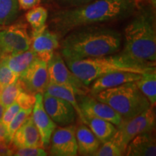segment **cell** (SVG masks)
<instances>
[{"instance_id": "1", "label": "cell", "mask_w": 156, "mask_h": 156, "mask_svg": "<svg viewBox=\"0 0 156 156\" xmlns=\"http://www.w3.org/2000/svg\"><path fill=\"white\" fill-rule=\"evenodd\" d=\"M140 0H93L56 12L51 17L54 32L64 36L74 29L126 18L135 12Z\"/></svg>"}, {"instance_id": "2", "label": "cell", "mask_w": 156, "mask_h": 156, "mask_svg": "<svg viewBox=\"0 0 156 156\" xmlns=\"http://www.w3.org/2000/svg\"><path fill=\"white\" fill-rule=\"evenodd\" d=\"M122 35L114 29L84 26L71 30L59 44V53L65 62L98 57L119 52Z\"/></svg>"}, {"instance_id": "3", "label": "cell", "mask_w": 156, "mask_h": 156, "mask_svg": "<svg viewBox=\"0 0 156 156\" xmlns=\"http://www.w3.org/2000/svg\"><path fill=\"white\" fill-rule=\"evenodd\" d=\"M124 38L123 54L141 63L155 66L156 27L153 9H140L126 25Z\"/></svg>"}, {"instance_id": "4", "label": "cell", "mask_w": 156, "mask_h": 156, "mask_svg": "<svg viewBox=\"0 0 156 156\" xmlns=\"http://www.w3.org/2000/svg\"><path fill=\"white\" fill-rule=\"evenodd\" d=\"M65 62L68 68L86 86H90L97 78L108 73L130 72L142 75L156 69L155 66L136 61L122 51L98 57Z\"/></svg>"}, {"instance_id": "5", "label": "cell", "mask_w": 156, "mask_h": 156, "mask_svg": "<svg viewBox=\"0 0 156 156\" xmlns=\"http://www.w3.org/2000/svg\"><path fill=\"white\" fill-rule=\"evenodd\" d=\"M93 97L112 107L122 119L132 118L151 107L148 99L140 90L135 82L104 90Z\"/></svg>"}, {"instance_id": "6", "label": "cell", "mask_w": 156, "mask_h": 156, "mask_svg": "<svg viewBox=\"0 0 156 156\" xmlns=\"http://www.w3.org/2000/svg\"><path fill=\"white\" fill-rule=\"evenodd\" d=\"M153 108V107L151 106L132 118L122 119L117 125L116 132L111 140L116 144L124 154L128 144L134 137L142 133L153 132L155 129V114Z\"/></svg>"}, {"instance_id": "7", "label": "cell", "mask_w": 156, "mask_h": 156, "mask_svg": "<svg viewBox=\"0 0 156 156\" xmlns=\"http://www.w3.org/2000/svg\"><path fill=\"white\" fill-rule=\"evenodd\" d=\"M47 69L49 83L69 87L76 95L90 93L89 87L84 85L68 68L59 52H54L53 55L47 62Z\"/></svg>"}, {"instance_id": "8", "label": "cell", "mask_w": 156, "mask_h": 156, "mask_svg": "<svg viewBox=\"0 0 156 156\" xmlns=\"http://www.w3.org/2000/svg\"><path fill=\"white\" fill-rule=\"evenodd\" d=\"M0 48L5 55L15 54L30 48V37L26 25L16 23L0 30Z\"/></svg>"}, {"instance_id": "9", "label": "cell", "mask_w": 156, "mask_h": 156, "mask_svg": "<svg viewBox=\"0 0 156 156\" xmlns=\"http://www.w3.org/2000/svg\"><path fill=\"white\" fill-rule=\"evenodd\" d=\"M18 79L24 90L34 95L44 93L49 83L47 62L37 57Z\"/></svg>"}, {"instance_id": "10", "label": "cell", "mask_w": 156, "mask_h": 156, "mask_svg": "<svg viewBox=\"0 0 156 156\" xmlns=\"http://www.w3.org/2000/svg\"><path fill=\"white\" fill-rule=\"evenodd\" d=\"M43 103L46 113L56 125L65 126L75 123L77 114L69 102L44 92Z\"/></svg>"}, {"instance_id": "11", "label": "cell", "mask_w": 156, "mask_h": 156, "mask_svg": "<svg viewBox=\"0 0 156 156\" xmlns=\"http://www.w3.org/2000/svg\"><path fill=\"white\" fill-rule=\"evenodd\" d=\"M76 125L56 126L50 140L49 152L55 156L77 155Z\"/></svg>"}, {"instance_id": "12", "label": "cell", "mask_w": 156, "mask_h": 156, "mask_svg": "<svg viewBox=\"0 0 156 156\" xmlns=\"http://www.w3.org/2000/svg\"><path fill=\"white\" fill-rule=\"evenodd\" d=\"M59 38L58 35L50 30L46 25L38 30H32L30 48L37 57L47 62L59 48Z\"/></svg>"}, {"instance_id": "13", "label": "cell", "mask_w": 156, "mask_h": 156, "mask_svg": "<svg viewBox=\"0 0 156 156\" xmlns=\"http://www.w3.org/2000/svg\"><path fill=\"white\" fill-rule=\"evenodd\" d=\"M80 109L84 115L102 119L112 123L115 126L120 124L122 116L106 103L98 101L90 94L77 95Z\"/></svg>"}, {"instance_id": "14", "label": "cell", "mask_w": 156, "mask_h": 156, "mask_svg": "<svg viewBox=\"0 0 156 156\" xmlns=\"http://www.w3.org/2000/svg\"><path fill=\"white\" fill-rule=\"evenodd\" d=\"M35 98L36 101L31 113L32 118L40 133L43 147L46 149L50 145L51 137L57 125L45 110L43 103V93H36L35 94Z\"/></svg>"}, {"instance_id": "15", "label": "cell", "mask_w": 156, "mask_h": 156, "mask_svg": "<svg viewBox=\"0 0 156 156\" xmlns=\"http://www.w3.org/2000/svg\"><path fill=\"white\" fill-rule=\"evenodd\" d=\"M141 74L130 72H115L106 74L97 78L90 84L89 87L90 95H95L104 90L115 87L126 83L135 82L141 77Z\"/></svg>"}, {"instance_id": "16", "label": "cell", "mask_w": 156, "mask_h": 156, "mask_svg": "<svg viewBox=\"0 0 156 156\" xmlns=\"http://www.w3.org/2000/svg\"><path fill=\"white\" fill-rule=\"evenodd\" d=\"M12 144L15 148L43 147L40 133L31 115L15 132Z\"/></svg>"}, {"instance_id": "17", "label": "cell", "mask_w": 156, "mask_h": 156, "mask_svg": "<svg viewBox=\"0 0 156 156\" xmlns=\"http://www.w3.org/2000/svg\"><path fill=\"white\" fill-rule=\"evenodd\" d=\"M77 144V154L84 156H93L101 142L86 124L81 122L75 129Z\"/></svg>"}, {"instance_id": "18", "label": "cell", "mask_w": 156, "mask_h": 156, "mask_svg": "<svg viewBox=\"0 0 156 156\" xmlns=\"http://www.w3.org/2000/svg\"><path fill=\"white\" fill-rule=\"evenodd\" d=\"M124 155L127 156L156 155L155 139L152 132L142 133L134 137L128 144Z\"/></svg>"}, {"instance_id": "19", "label": "cell", "mask_w": 156, "mask_h": 156, "mask_svg": "<svg viewBox=\"0 0 156 156\" xmlns=\"http://www.w3.org/2000/svg\"><path fill=\"white\" fill-rule=\"evenodd\" d=\"M83 123L88 126L101 144L112 139L116 130V127L112 123L96 117L84 115Z\"/></svg>"}, {"instance_id": "20", "label": "cell", "mask_w": 156, "mask_h": 156, "mask_svg": "<svg viewBox=\"0 0 156 156\" xmlns=\"http://www.w3.org/2000/svg\"><path fill=\"white\" fill-rule=\"evenodd\" d=\"M36 58V54L30 48L20 53L5 55L3 59L9 69L20 76L28 69Z\"/></svg>"}, {"instance_id": "21", "label": "cell", "mask_w": 156, "mask_h": 156, "mask_svg": "<svg viewBox=\"0 0 156 156\" xmlns=\"http://www.w3.org/2000/svg\"><path fill=\"white\" fill-rule=\"evenodd\" d=\"M135 84L154 108L156 103V69L142 74Z\"/></svg>"}, {"instance_id": "22", "label": "cell", "mask_w": 156, "mask_h": 156, "mask_svg": "<svg viewBox=\"0 0 156 156\" xmlns=\"http://www.w3.org/2000/svg\"><path fill=\"white\" fill-rule=\"evenodd\" d=\"M45 92L47 93L48 94L60 98H62L69 102L75 108L76 112L77 114V116L80 119V121L82 122H83L84 116L83 114H82L80 109L79 105H78L77 95L71 89L67 87L63 86V85L48 83Z\"/></svg>"}, {"instance_id": "23", "label": "cell", "mask_w": 156, "mask_h": 156, "mask_svg": "<svg viewBox=\"0 0 156 156\" xmlns=\"http://www.w3.org/2000/svg\"><path fill=\"white\" fill-rule=\"evenodd\" d=\"M17 0H0V26L11 25L19 13Z\"/></svg>"}, {"instance_id": "24", "label": "cell", "mask_w": 156, "mask_h": 156, "mask_svg": "<svg viewBox=\"0 0 156 156\" xmlns=\"http://www.w3.org/2000/svg\"><path fill=\"white\" fill-rule=\"evenodd\" d=\"M25 18L32 27L33 30H38L46 25L48 18V11L44 7H36L29 9L26 13Z\"/></svg>"}, {"instance_id": "25", "label": "cell", "mask_w": 156, "mask_h": 156, "mask_svg": "<svg viewBox=\"0 0 156 156\" xmlns=\"http://www.w3.org/2000/svg\"><path fill=\"white\" fill-rule=\"evenodd\" d=\"M19 79L16 82L0 89V101L5 108L15 102L17 95L23 90Z\"/></svg>"}, {"instance_id": "26", "label": "cell", "mask_w": 156, "mask_h": 156, "mask_svg": "<svg viewBox=\"0 0 156 156\" xmlns=\"http://www.w3.org/2000/svg\"><path fill=\"white\" fill-rule=\"evenodd\" d=\"M31 113H32V109H20L16 116L13 118V119L8 124L7 132H8L9 138L10 140L11 143L15 132L25 122V121L30 116Z\"/></svg>"}, {"instance_id": "27", "label": "cell", "mask_w": 156, "mask_h": 156, "mask_svg": "<svg viewBox=\"0 0 156 156\" xmlns=\"http://www.w3.org/2000/svg\"><path fill=\"white\" fill-rule=\"evenodd\" d=\"M19 75L9 69L3 58L0 61V89L16 82Z\"/></svg>"}, {"instance_id": "28", "label": "cell", "mask_w": 156, "mask_h": 156, "mask_svg": "<svg viewBox=\"0 0 156 156\" xmlns=\"http://www.w3.org/2000/svg\"><path fill=\"white\" fill-rule=\"evenodd\" d=\"M124 154L112 140L102 143L93 156H122Z\"/></svg>"}, {"instance_id": "29", "label": "cell", "mask_w": 156, "mask_h": 156, "mask_svg": "<svg viewBox=\"0 0 156 156\" xmlns=\"http://www.w3.org/2000/svg\"><path fill=\"white\" fill-rule=\"evenodd\" d=\"M35 101V95L23 90L17 95L15 102L18 103L21 109H33Z\"/></svg>"}, {"instance_id": "30", "label": "cell", "mask_w": 156, "mask_h": 156, "mask_svg": "<svg viewBox=\"0 0 156 156\" xmlns=\"http://www.w3.org/2000/svg\"><path fill=\"white\" fill-rule=\"evenodd\" d=\"M12 155L16 156H46L48 155L44 147L15 148Z\"/></svg>"}, {"instance_id": "31", "label": "cell", "mask_w": 156, "mask_h": 156, "mask_svg": "<svg viewBox=\"0 0 156 156\" xmlns=\"http://www.w3.org/2000/svg\"><path fill=\"white\" fill-rule=\"evenodd\" d=\"M20 107L17 102L13 103L10 106L5 108V113H4L2 119V122L6 126H8L13 118L16 116L17 113L20 110Z\"/></svg>"}, {"instance_id": "32", "label": "cell", "mask_w": 156, "mask_h": 156, "mask_svg": "<svg viewBox=\"0 0 156 156\" xmlns=\"http://www.w3.org/2000/svg\"><path fill=\"white\" fill-rule=\"evenodd\" d=\"M19 7L23 10H29L31 8L38 6L41 0H17Z\"/></svg>"}, {"instance_id": "33", "label": "cell", "mask_w": 156, "mask_h": 156, "mask_svg": "<svg viewBox=\"0 0 156 156\" xmlns=\"http://www.w3.org/2000/svg\"><path fill=\"white\" fill-rule=\"evenodd\" d=\"M0 142H4L9 145L12 144L9 138L7 126L5 125L2 122H0Z\"/></svg>"}, {"instance_id": "34", "label": "cell", "mask_w": 156, "mask_h": 156, "mask_svg": "<svg viewBox=\"0 0 156 156\" xmlns=\"http://www.w3.org/2000/svg\"><path fill=\"white\" fill-rule=\"evenodd\" d=\"M92 1H93V0H61V2L64 5L74 7L85 5V4L90 2Z\"/></svg>"}, {"instance_id": "35", "label": "cell", "mask_w": 156, "mask_h": 156, "mask_svg": "<svg viewBox=\"0 0 156 156\" xmlns=\"http://www.w3.org/2000/svg\"><path fill=\"white\" fill-rule=\"evenodd\" d=\"M13 150L8 144L4 142H0V156L12 155Z\"/></svg>"}, {"instance_id": "36", "label": "cell", "mask_w": 156, "mask_h": 156, "mask_svg": "<svg viewBox=\"0 0 156 156\" xmlns=\"http://www.w3.org/2000/svg\"><path fill=\"white\" fill-rule=\"evenodd\" d=\"M5 107L4 106V105L2 103L1 101H0V122H2V119L4 113H5Z\"/></svg>"}, {"instance_id": "37", "label": "cell", "mask_w": 156, "mask_h": 156, "mask_svg": "<svg viewBox=\"0 0 156 156\" xmlns=\"http://www.w3.org/2000/svg\"><path fill=\"white\" fill-rule=\"evenodd\" d=\"M151 3L152 7H153V8H155L156 0H151Z\"/></svg>"}, {"instance_id": "38", "label": "cell", "mask_w": 156, "mask_h": 156, "mask_svg": "<svg viewBox=\"0 0 156 156\" xmlns=\"http://www.w3.org/2000/svg\"><path fill=\"white\" fill-rule=\"evenodd\" d=\"M5 56V54L3 53V51H2L1 50V48H0V61H1L2 58Z\"/></svg>"}, {"instance_id": "39", "label": "cell", "mask_w": 156, "mask_h": 156, "mask_svg": "<svg viewBox=\"0 0 156 156\" xmlns=\"http://www.w3.org/2000/svg\"><path fill=\"white\" fill-rule=\"evenodd\" d=\"M1 29H2V27H1V26H0V30H1Z\"/></svg>"}]
</instances>
